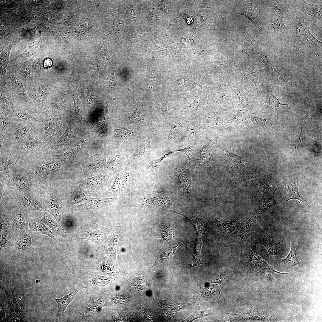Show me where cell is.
I'll use <instances>...</instances> for the list:
<instances>
[{"label": "cell", "instance_id": "obj_1", "mask_svg": "<svg viewBox=\"0 0 322 322\" xmlns=\"http://www.w3.org/2000/svg\"><path fill=\"white\" fill-rule=\"evenodd\" d=\"M257 242H253L248 245L245 252L244 261L249 270L257 275L264 276L265 275H287L277 271L267 264L258 255L256 251Z\"/></svg>", "mask_w": 322, "mask_h": 322}, {"label": "cell", "instance_id": "obj_2", "mask_svg": "<svg viewBox=\"0 0 322 322\" xmlns=\"http://www.w3.org/2000/svg\"><path fill=\"white\" fill-rule=\"evenodd\" d=\"M228 283L225 274H219L208 283L207 285L201 288L193 298L221 303L220 292Z\"/></svg>", "mask_w": 322, "mask_h": 322}, {"label": "cell", "instance_id": "obj_3", "mask_svg": "<svg viewBox=\"0 0 322 322\" xmlns=\"http://www.w3.org/2000/svg\"><path fill=\"white\" fill-rule=\"evenodd\" d=\"M257 217L254 213L247 221L241 223L237 230L228 236V246H242L244 244L249 238L251 227L256 221Z\"/></svg>", "mask_w": 322, "mask_h": 322}, {"label": "cell", "instance_id": "obj_4", "mask_svg": "<svg viewBox=\"0 0 322 322\" xmlns=\"http://www.w3.org/2000/svg\"><path fill=\"white\" fill-rule=\"evenodd\" d=\"M298 174L284 176L283 177V183L284 188L282 193V197L284 204L290 199H296L303 202L308 208V205L306 200L299 193Z\"/></svg>", "mask_w": 322, "mask_h": 322}, {"label": "cell", "instance_id": "obj_5", "mask_svg": "<svg viewBox=\"0 0 322 322\" xmlns=\"http://www.w3.org/2000/svg\"><path fill=\"white\" fill-rule=\"evenodd\" d=\"M283 240L274 234H265L260 237L257 241L266 249L269 255L270 260L274 264H278L280 258L277 253Z\"/></svg>", "mask_w": 322, "mask_h": 322}, {"label": "cell", "instance_id": "obj_6", "mask_svg": "<svg viewBox=\"0 0 322 322\" xmlns=\"http://www.w3.org/2000/svg\"><path fill=\"white\" fill-rule=\"evenodd\" d=\"M111 179V174L106 170H103L98 175L80 180V186L88 190L101 188L107 185Z\"/></svg>", "mask_w": 322, "mask_h": 322}, {"label": "cell", "instance_id": "obj_7", "mask_svg": "<svg viewBox=\"0 0 322 322\" xmlns=\"http://www.w3.org/2000/svg\"><path fill=\"white\" fill-rule=\"evenodd\" d=\"M282 12L278 4L275 5L273 9L271 18L272 29L280 37L286 36L289 32V30L285 25L282 19Z\"/></svg>", "mask_w": 322, "mask_h": 322}, {"label": "cell", "instance_id": "obj_8", "mask_svg": "<svg viewBox=\"0 0 322 322\" xmlns=\"http://www.w3.org/2000/svg\"><path fill=\"white\" fill-rule=\"evenodd\" d=\"M168 212L173 213L180 215L188 219L193 225L197 234H203L206 236L207 231V219L205 216L199 217L197 215L192 216L185 211L174 209H169Z\"/></svg>", "mask_w": 322, "mask_h": 322}, {"label": "cell", "instance_id": "obj_9", "mask_svg": "<svg viewBox=\"0 0 322 322\" xmlns=\"http://www.w3.org/2000/svg\"><path fill=\"white\" fill-rule=\"evenodd\" d=\"M83 284L81 282L76 288L68 295H64L63 298L57 299L54 298L58 305V310L57 315L53 321H58L64 315L65 311L72 301L75 298L78 292L80 290L85 288Z\"/></svg>", "mask_w": 322, "mask_h": 322}, {"label": "cell", "instance_id": "obj_10", "mask_svg": "<svg viewBox=\"0 0 322 322\" xmlns=\"http://www.w3.org/2000/svg\"><path fill=\"white\" fill-rule=\"evenodd\" d=\"M117 201L116 198H89L78 207L80 210H92L114 204Z\"/></svg>", "mask_w": 322, "mask_h": 322}, {"label": "cell", "instance_id": "obj_11", "mask_svg": "<svg viewBox=\"0 0 322 322\" xmlns=\"http://www.w3.org/2000/svg\"><path fill=\"white\" fill-rule=\"evenodd\" d=\"M213 222L216 233L222 237L229 236L241 224L240 220L238 219H233L225 223L217 220H215Z\"/></svg>", "mask_w": 322, "mask_h": 322}, {"label": "cell", "instance_id": "obj_12", "mask_svg": "<svg viewBox=\"0 0 322 322\" xmlns=\"http://www.w3.org/2000/svg\"><path fill=\"white\" fill-rule=\"evenodd\" d=\"M239 14L251 21L261 34L267 33V31L259 18L256 6L245 7L239 11Z\"/></svg>", "mask_w": 322, "mask_h": 322}, {"label": "cell", "instance_id": "obj_13", "mask_svg": "<svg viewBox=\"0 0 322 322\" xmlns=\"http://www.w3.org/2000/svg\"><path fill=\"white\" fill-rule=\"evenodd\" d=\"M105 161L104 157L98 155H94L86 160L82 170L86 174L97 173L102 169Z\"/></svg>", "mask_w": 322, "mask_h": 322}, {"label": "cell", "instance_id": "obj_14", "mask_svg": "<svg viewBox=\"0 0 322 322\" xmlns=\"http://www.w3.org/2000/svg\"><path fill=\"white\" fill-rule=\"evenodd\" d=\"M84 143L83 141H80L71 147L66 152L53 155L52 157L54 159L60 160L68 165H70L75 161L76 156L82 148Z\"/></svg>", "mask_w": 322, "mask_h": 322}, {"label": "cell", "instance_id": "obj_15", "mask_svg": "<svg viewBox=\"0 0 322 322\" xmlns=\"http://www.w3.org/2000/svg\"><path fill=\"white\" fill-rule=\"evenodd\" d=\"M29 226L34 231L46 235L52 238L63 250H64V245L61 243L57 236L48 229L41 222L36 220H31L29 223Z\"/></svg>", "mask_w": 322, "mask_h": 322}, {"label": "cell", "instance_id": "obj_16", "mask_svg": "<svg viewBox=\"0 0 322 322\" xmlns=\"http://www.w3.org/2000/svg\"><path fill=\"white\" fill-rule=\"evenodd\" d=\"M92 191L86 190L81 186L76 188L69 197V208L86 200L91 196Z\"/></svg>", "mask_w": 322, "mask_h": 322}, {"label": "cell", "instance_id": "obj_17", "mask_svg": "<svg viewBox=\"0 0 322 322\" xmlns=\"http://www.w3.org/2000/svg\"><path fill=\"white\" fill-rule=\"evenodd\" d=\"M72 123L70 122L64 133L55 143L47 147V150L52 151L56 150L64 145L74 136Z\"/></svg>", "mask_w": 322, "mask_h": 322}, {"label": "cell", "instance_id": "obj_18", "mask_svg": "<svg viewBox=\"0 0 322 322\" xmlns=\"http://www.w3.org/2000/svg\"><path fill=\"white\" fill-rule=\"evenodd\" d=\"M126 177L124 175L117 174L112 185L104 194L116 196L120 194L126 189Z\"/></svg>", "mask_w": 322, "mask_h": 322}, {"label": "cell", "instance_id": "obj_19", "mask_svg": "<svg viewBox=\"0 0 322 322\" xmlns=\"http://www.w3.org/2000/svg\"><path fill=\"white\" fill-rule=\"evenodd\" d=\"M42 221L46 225L48 226L55 233L62 236L67 241H69V239L67 233L65 232L59 225L51 217L47 212H45L43 214L42 218Z\"/></svg>", "mask_w": 322, "mask_h": 322}, {"label": "cell", "instance_id": "obj_20", "mask_svg": "<svg viewBox=\"0 0 322 322\" xmlns=\"http://www.w3.org/2000/svg\"><path fill=\"white\" fill-rule=\"evenodd\" d=\"M21 143V147L25 151H30L38 148L40 145L41 141L35 131L32 129L27 137Z\"/></svg>", "mask_w": 322, "mask_h": 322}, {"label": "cell", "instance_id": "obj_21", "mask_svg": "<svg viewBox=\"0 0 322 322\" xmlns=\"http://www.w3.org/2000/svg\"><path fill=\"white\" fill-rule=\"evenodd\" d=\"M191 304V303H181L174 300H172L166 301L164 308L166 312L171 316L174 317Z\"/></svg>", "mask_w": 322, "mask_h": 322}, {"label": "cell", "instance_id": "obj_22", "mask_svg": "<svg viewBox=\"0 0 322 322\" xmlns=\"http://www.w3.org/2000/svg\"><path fill=\"white\" fill-rule=\"evenodd\" d=\"M277 199L274 195L260 200L254 209V213L258 216L263 214L275 204Z\"/></svg>", "mask_w": 322, "mask_h": 322}, {"label": "cell", "instance_id": "obj_23", "mask_svg": "<svg viewBox=\"0 0 322 322\" xmlns=\"http://www.w3.org/2000/svg\"><path fill=\"white\" fill-rule=\"evenodd\" d=\"M300 9L303 13L312 16L318 20L322 21L321 4L305 2L302 4Z\"/></svg>", "mask_w": 322, "mask_h": 322}, {"label": "cell", "instance_id": "obj_24", "mask_svg": "<svg viewBox=\"0 0 322 322\" xmlns=\"http://www.w3.org/2000/svg\"><path fill=\"white\" fill-rule=\"evenodd\" d=\"M177 176L180 187L184 193L191 197V179L190 175L186 171H182L178 173Z\"/></svg>", "mask_w": 322, "mask_h": 322}, {"label": "cell", "instance_id": "obj_25", "mask_svg": "<svg viewBox=\"0 0 322 322\" xmlns=\"http://www.w3.org/2000/svg\"><path fill=\"white\" fill-rule=\"evenodd\" d=\"M102 231L86 229L84 231L78 233L77 236L80 239H89L100 244L103 237Z\"/></svg>", "mask_w": 322, "mask_h": 322}, {"label": "cell", "instance_id": "obj_26", "mask_svg": "<svg viewBox=\"0 0 322 322\" xmlns=\"http://www.w3.org/2000/svg\"><path fill=\"white\" fill-rule=\"evenodd\" d=\"M32 129L25 124H17L13 130V139L17 141L22 142L27 137Z\"/></svg>", "mask_w": 322, "mask_h": 322}, {"label": "cell", "instance_id": "obj_27", "mask_svg": "<svg viewBox=\"0 0 322 322\" xmlns=\"http://www.w3.org/2000/svg\"><path fill=\"white\" fill-rule=\"evenodd\" d=\"M211 313V311L210 309L202 304H199L196 306L193 312L182 322H192L196 319L202 318L203 317L209 316Z\"/></svg>", "mask_w": 322, "mask_h": 322}, {"label": "cell", "instance_id": "obj_28", "mask_svg": "<svg viewBox=\"0 0 322 322\" xmlns=\"http://www.w3.org/2000/svg\"><path fill=\"white\" fill-rule=\"evenodd\" d=\"M201 234H196L195 248L192 261L190 264V267H194L202 264L200 260L201 251L203 242Z\"/></svg>", "mask_w": 322, "mask_h": 322}, {"label": "cell", "instance_id": "obj_29", "mask_svg": "<svg viewBox=\"0 0 322 322\" xmlns=\"http://www.w3.org/2000/svg\"><path fill=\"white\" fill-rule=\"evenodd\" d=\"M135 97L137 103V107L134 114L129 117V120L133 123H139L143 121L147 117L144 109L142 102L137 98Z\"/></svg>", "mask_w": 322, "mask_h": 322}, {"label": "cell", "instance_id": "obj_30", "mask_svg": "<svg viewBox=\"0 0 322 322\" xmlns=\"http://www.w3.org/2000/svg\"><path fill=\"white\" fill-rule=\"evenodd\" d=\"M322 46V42L313 35L309 29L307 28L301 41V47H319Z\"/></svg>", "mask_w": 322, "mask_h": 322}, {"label": "cell", "instance_id": "obj_31", "mask_svg": "<svg viewBox=\"0 0 322 322\" xmlns=\"http://www.w3.org/2000/svg\"><path fill=\"white\" fill-rule=\"evenodd\" d=\"M295 249V246L293 244H292L290 246V250L289 254L285 258H280L279 263L284 262L290 267L297 265L301 266L302 264L299 261L297 257Z\"/></svg>", "mask_w": 322, "mask_h": 322}, {"label": "cell", "instance_id": "obj_32", "mask_svg": "<svg viewBox=\"0 0 322 322\" xmlns=\"http://www.w3.org/2000/svg\"><path fill=\"white\" fill-rule=\"evenodd\" d=\"M48 206L51 213L57 221L60 223L61 220V213L58 200L54 197H51L48 201Z\"/></svg>", "mask_w": 322, "mask_h": 322}, {"label": "cell", "instance_id": "obj_33", "mask_svg": "<svg viewBox=\"0 0 322 322\" xmlns=\"http://www.w3.org/2000/svg\"><path fill=\"white\" fill-rule=\"evenodd\" d=\"M21 199L23 204L29 209L41 210L42 208L39 202L32 196L24 195Z\"/></svg>", "mask_w": 322, "mask_h": 322}, {"label": "cell", "instance_id": "obj_34", "mask_svg": "<svg viewBox=\"0 0 322 322\" xmlns=\"http://www.w3.org/2000/svg\"><path fill=\"white\" fill-rule=\"evenodd\" d=\"M260 59L265 66L268 72L273 76L287 83L293 84V83L284 80L276 70L273 65L269 59L265 56L261 55Z\"/></svg>", "mask_w": 322, "mask_h": 322}, {"label": "cell", "instance_id": "obj_35", "mask_svg": "<svg viewBox=\"0 0 322 322\" xmlns=\"http://www.w3.org/2000/svg\"><path fill=\"white\" fill-rule=\"evenodd\" d=\"M258 42L252 35L247 34L242 45L243 51L247 54L251 53L257 47Z\"/></svg>", "mask_w": 322, "mask_h": 322}, {"label": "cell", "instance_id": "obj_36", "mask_svg": "<svg viewBox=\"0 0 322 322\" xmlns=\"http://www.w3.org/2000/svg\"><path fill=\"white\" fill-rule=\"evenodd\" d=\"M32 241V238L30 235H26L22 236L16 244V252L20 253L24 251L31 245Z\"/></svg>", "mask_w": 322, "mask_h": 322}, {"label": "cell", "instance_id": "obj_37", "mask_svg": "<svg viewBox=\"0 0 322 322\" xmlns=\"http://www.w3.org/2000/svg\"><path fill=\"white\" fill-rule=\"evenodd\" d=\"M266 104L269 108L272 109H276L287 106L288 103L284 104L281 103L278 100L273 94L270 91L267 97Z\"/></svg>", "mask_w": 322, "mask_h": 322}, {"label": "cell", "instance_id": "obj_38", "mask_svg": "<svg viewBox=\"0 0 322 322\" xmlns=\"http://www.w3.org/2000/svg\"><path fill=\"white\" fill-rule=\"evenodd\" d=\"M58 168V165L52 162H48L41 164L38 169L40 171L45 173H50L56 171Z\"/></svg>", "mask_w": 322, "mask_h": 322}, {"label": "cell", "instance_id": "obj_39", "mask_svg": "<svg viewBox=\"0 0 322 322\" xmlns=\"http://www.w3.org/2000/svg\"><path fill=\"white\" fill-rule=\"evenodd\" d=\"M34 100L40 104H44L46 101V95L44 91L40 89H35L33 92Z\"/></svg>", "mask_w": 322, "mask_h": 322}, {"label": "cell", "instance_id": "obj_40", "mask_svg": "<svg viewBox=\"0 0 322 322\" xmlns=\"http://www.w3.org/2000/svg\"><path fill=\"white\" fill-rule=\"evenodd\" d=\"M14 164L12 158L7 157H2L0 158V171L7 172Z\"/></svg>", "mask_w": 322, "mask_h": 322}, {"label": "cell", "instance_id": "obj_41", "mask_svg": "<svg viewBox=\"0 0 322 322\" xmlns=\"http://www.w3.org/2000/svg\"><path fill=\"white\" fill-rule=\"evenodd\" d=\"M11 83L15 89L21 96L26 98L24 89L20 81L15 76L12 75L11 77Z\"/></svg>", "mask_w": 322, "mask_h": 322}, {"label": "cell", "instance_id": "obj_42", "mask_svg": "<svg viewBox=\"0 0 322 322\" xmlns=\"http://www.w3.org/2000/svg\"><path fill=\"white\" fill-rule=\"evenodd\" d=\"M246 74H248L249 78L252 81L255 85L258 94L261 92V91L260 88L259 82L258 81V71L253 70L250 69L249 70V72L245 73Z\"/></svg>", "mask_w": 322, "mask_h": 322}, {"label": "cell", "instance_id": "obj_43", "mask_svg": "<svg viewBox=\"0 0 322 322\" xmlns=\"http://www.w3.org/2000/svg\"><path fill=\"white\" fill-rule=\"evenodd\" d=\"M149 143H143L137 149L134 157L136 159L140 158L147 154L149 150Z\"/></svg>", "mask_w": 322, "mask_h": 322}, {"label": "cell", "instance_id": "obj_44", "mask_svg": "<svg viewBox=\"0 0 322 322\" xmlns=\"http://www.w3.org/2000/svg\"><path fill=\"white\" fill-rule=\"evenodd\" d=\"M251 120L257 126L261 128H266L272 124L270 119H266L259 117H251Z\"/></svg>", "mask_w": 322, "mask_h": 322}, {"label": "cell", "instance_id": "obj_45", "mask_svg": "<svg viewBox=\"0 0 322 322\" xmlns=\"http://www.w3.org/2000/svg\"><path fill=\"white\" fill-rule=\"evenodd\" d=\"M301 127L300 133L294 143V146L295 148H298L302 145L304 140L306 129H307L306 126L305 125H302Z\"/></svg>", "mask_w": 322, "mask_h": 322}, {"label": "cell", "instance_id": "obj_46", "mask_svg": "<svg viewBox=\"0 0 322 322\" xmlns=\"http://www.w3.org/2000/svg\"><path fill=\"white\" fill-rule=\"evenodd\" d=\"M13 181L16 187L19 189L27 188L30 185V183L28 180L22 177H16L14 178Z\"/></svg>", "mask_w": 322, "mask_h": 322}, {"label": "cell", "instance_id": "obj_47", "mask_svg": "<svg viewBox=\"0 0 322 322\" xmlns=\"http://www.w3.org/2000/svg\"><path fill=\"white\" fill-rule=\"evenodd\" d=\"M14 222L16 227L18 230H22L24 227L25 221L22 215H17L14 217Z\"/></svg>", "mask_w": 322, "mask_h": 322}, {"label": "cell", "instance_id": "obj_48", "mask_svg": "<svg viewBox=\"0 0 322 322\" xmlns=\"http://www.w3.org/2000/svg\"><path fill=\"white\" fill-rule=\"evenodd\" d=\"M115 132L117 136L120 138L125 139L129 136V131L124 128H119L116 129Z\"/></svg>", "mask_w": 322, "mask_h": 322}, {"label": "cell", "instance_id": "obj_49", "mask_svg": "<svg viewBox=\"0 0 322 322\" xmlns=\"http://www.w3.org/2000/svg\"><path fill=\"white\" fill-rule=\"evenodd\" d=\"M16 116L18 118L26 120H35V119L28 114L22 111H18L16 113Z\"/></svg>", "mask_w": 322, "mask_h": 322}, {"label": "cell", "instance_id": "obj_50", "mask_svg": "<svg viewBox=\"0 0 322 322\" xmlns=\"http://www.w3.org/2000/svg\"><path fill=\"white\" fill-rule=\"evenodd\" d=\"M20 71L23 75L28 78H32L34 76L33 72L28 69L24 68L20 69Z\"/></svg>", "mask_w": 322, "mask_h": 322}, {"label": "cell", "instance_id": "obj_51", "mask_svg": "<svg viewBox=\"0 0 322 322\" xmlns=\"http://www.w3.org/2000/svg\"><path fill=\"white\" fill-rule=\"evenodd\" d=\"M168 155L170 156V154H167L160 159L154 162L149 167V168L150 169V170H152L155 168L157 167L161 162V161L164 159L166 157H169V156H168Z\"/></svg>", "mask_w": 322, "mask_h": 322}, {"label": "cell", "instance_id": "obj_52", "mask_svg": "<svg viewBox=\"0 0 322 322\" xmlns=\"http://www.w3.org/2000/svg\"><path fill=\"white\" fill-rule=\"evenodd\" d=\"M0 132H2L5 131L7 128V123L5 119L3 117H1L0 119Z\"/></svg>", "mask_w": 322, "mask_h": 322}, {"label": "cell", "instance_id": "obj_53", "mask_svg": "<svg viewBox=\"0 0 322 322\" xmlns=\"http://www.w3.org/2000/svg\"><path fill=\"white\" fill-rule=\"evenodd\" d=\"M0 246L1 247H4L7 245V237L4 234L0 235Z\"/></svg>", "mask_w": 322, "mask_h": 322}, {"label": "cell", "instance_id": "obj_54", "mask_svg": "<svg viewBox=\"0 0 322 322\" xmlns=\"http://www.w3.org/2000/svg\"><path fill=\"white\" fill-rule=\"evenodd\" d=\"M179 151L181 152L182 153L185 154L188 157V160L192 155L193 151L190 148H188L183 149L179 150Z\"/></svg>", "mask_w": 322, "mask_h": 322}, {"label": "cell", "instance_id": "obj_55", "mask_svg": "<svg viewBox=\"0 0 322 322\" xmlns=\"http://www.w3.org/2000/svg\"><path fill=\"white\" fill-rule=\"evenodd\" d=\"M52 64L51 60L49 58H47L44 60V66L45 67H49L51 66Z\"/></svg>", "mask_w": 322, "mask_h": 322}, {"label": "cell", "instance_id": "obj_56", "mask_svg": "<svg viewBox=\"0 0 322 322\" xmlns=\"http://www.w3.org/2000/svg\"><path fill=\"white\" fill-rule=\"evenodd\" d=\"M2 223H1V224H0V230H1V229H2Z\"/></svg>", "mask_w": 322, "mask_h": 322}]
</instances>
